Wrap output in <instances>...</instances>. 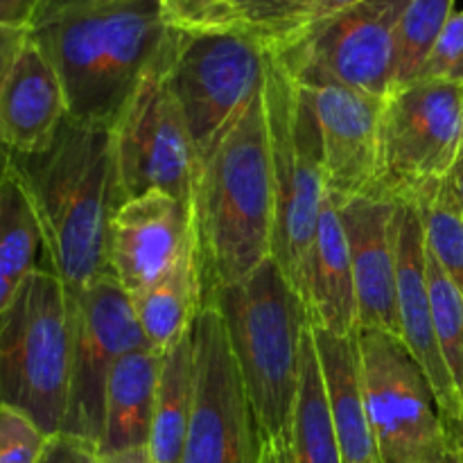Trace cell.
Wrapping results in <instances>:
<instances>
[{
    "label": "cell",
    "mask_w": 463,
    "mask_h": 463,
    "mask_svg": "<svg viewBox=\"0 0 463 463\" xmlns=\"http://www.w3.org/2000/svg\"><path fill=\"white\" fill-rule=\"evenodd\" d=\"M170 30L158 0H41L27 34L61 81L68 118L113 129Z\"/></svg>",
    "instance_id": "6da1fadb"
},
{
    "label": "cell",
    "mask_w": 463,
    "mask_h": 463,
    "mask_svg": "<svg viewBox=\"0 0 463 463\" xmlns=\"http://www.w3.org/2000/svg\"><path fill=\"white\" fill-rule=\"evenodd\" d=\"M9 158L39 220L45 267L68 298L111 274L109 224L122 203L111 129L66 118L43 152Z\"/></svg>",
    "instance_id": "7a4b0ae2"
},
{
    "label": "cell",
    "mask_w": 463,
    "mask_h": 463,
    "mask_svg": "<svg viewBox=\"0 0 463 463\" xmlns=\"http://www.w3.org/2000/svg\"><path fill=\"white\" fill-rule=\"evenodd\" d=\"M193 211L203 298L271 258L274 176L265 89L199 167Z\"/></svg>",
    "instance_id": "3957f363"
},
{
    "label": "cell",
    "mask_w": 463,
    "mask_h": 463,
    "mask_svg": "<svg viewBox=\"0 0 463 463\" xmlns=\"http://www.w3.org/2000/svg\"><path fill=\"white\" fill-rule=\"evenodd\" d=\"M203 301L220 310L262 441L280 455L288 446L303 335L310 326L306 303L271 258Z\"/></svg>",
    "instance_id": "277c9868"
},
{
    "label": "cell",
    "mask_w": 463,
    "mask_h": 463,
    "mask_svg": "<svg viewBox=\"0 0 463 463\" xmlns=\"http://www.w3.org/2000/svg\"><path fill=\"white\" fill-rule=\"evenodd\" d=\"M265 111L274 176V240L271 260L280 267L298 297L321 211L328 199L321 145L312 98L269 52Z\"/></svg>",
    "instance_id": "5b68a950"
},
{
    "label": "cell",
    "mask_w": 463,
    "mask_h": 463,
    "mask_svg": "<svg viewBox=\"0 0 463 463\" xmlns=\"http://www.w3.org/2000/svg\"><path fill=\"white\" fill-rule=\"evenodd\" d=\"M71 383V310L61 280L32 271L0 312V407L34 420L50 439L63 430Z\"/></svg>",
    "instance_id": "8992f818"
},
{
    "label": "cell",
    "mask_w": 463,
    "mask_h": 463,
    "mask_svg": "<svg viewBox=\"0 0 463 463\" xmlns=\"http://www.w3.org/2000/svg\"><path fill=\"white\" fill-rule=\"evenodd\" d=\"M269 41L247 27L208 32L170 30L165 77L184 111L199 165L262 93Z\"/></svg>",
    "instance_id": "52a82bcc"
},
{
    "label": "cell",
    "mask_w": 463,
    "mask_h": 463,
    "mask_svg": "<svg viewBox=\"0 0 463 463\" xmlns=\"http://www.w3.org/2000/svg\"><path fill=\"white\" fill-rule=\"evenodd\" d=\"M463 134V81L419 80L384 98L378 197L420 203L450 179Z\"/></svg>",
    "instance_id": "ba28073f"
},
{
    "label": "cell",
    "mask_w": 463,
    "mask_h": 463,
    "mask_svg": "<svg viewBox=\"0 0 463 463\" xmlns=\"http://www.w3.org/2000/svg\"><path fill=\"white\" fill-rule=\"evenodd\" d=\"M410 0H364L271 45L298 84H342L373 98L396 90L398 25Z\"/></svg>",
    "instance_id": "9c48e42d"
},
{
    "label": "cell",
    "mask_w": 463,
    "mask_h": 463,
    "mask_svg": "<svg viewBox=\"0 0 463 463\" xmlns=\"http://www.w3.org/2000/svg\"><path fill=\"white\" fill-rule=\"evenodd\" d=\"M375 463H423L448 443L428 375L401 337L357 330Z\"/></svg>",
    "instance_id": "30bf717a"
},
{
    "label": "cell",
    "mask_w": 463,
    "mask_h": 463,
    "mask_svg": "<svg viewBox=\"0 0 463 463\" xmlns=\"http://www.w3.org/2000/svg\"><path fill=\"white\" fill-rule=\"evenodd\" d=\"M111 134L122 202L152 190L193 202L202 165L184 111L167 86L165 50L125 104Z\"/></svg>",
    "instance_id": "8fae6325"
},
{
    "label": "cell",
    "mask_w": 463,
    "mask_h": 463,
    "mask_svg": "<svg viewBox=\"0 0 463 463\" xmlns=\"http://www.w3.org/2000/svg\"><path fill=\"white\" fill-rule=\"evenodd\" d=\"M194 407L181 463H260L265 441L224 319L203 301L193 321Z\"/></svg>",
    "instance_id": "7c38bea8"
},
{
    "label": "cell",
    "mask_w": 463,
    "mask_h": 463,
    "mask_svg": "<svg viewBox=\"0 0 463 463\" xmlns=\"http://www.w3.org/2000/svg\"><path fill=\"white\" fill-rule=\"evenodd\" d=\"M71 310V383L63 437L98 450L104 430V398L122 355L147 346L127 289L107 274L68 298Z\"/></svg>",
    "instance_id": "4fadbf2b"
},
{
    "label": "cell",
    "mask_w": 463,
    "mask_h": 463,
    "mask_svg": "<svg viewBox=\"0 0 463 463\" xmlns=\"http://www.w3.org/2000/svg\"><path fill=\"white\" fill-rule=\"evenodd\" d=\"M197 242L193 202L152 190L127 199L109 224V271L129 297L152 288Z\"/></svg>",
    "instance_id": "5bb4252c"
},
{
    "label": "cell",
    "mask_w": 463,
    "mask_h": 463,
    "mask_svg": "<svg viewBox=\"0 0 463 463\" xmlns=\"http://www.w3.org/2000/svg\"><path fill=\"white\" fill-rule=\"evenodd\" d=\"M312 98L328 194L335 202L378 197L380 118L384 99L342 84H301Z\"/></svg>",
    "instance_id": "9a60e30c"
},
{
    "label": "cell",
    "mask_w": 463,
    "mask_h": 463,
    "mask_svg": "<svg viewBox=\"0 0 463 463\" xmlns=\"http://www.w3.org/2000/svg\"><path fill=\"white\" fill-rule=\"evenodd\" d=\"M396 253L401 339L432 384L443 425L446 428L457 425L463 419V402L434 330L432 301L428 289V247H425L423 213L419 203H398Z\"/></svg>",
    "instance_id": "2e32d148"
},
{
    "label": "cell",
    "mask_w": 463,
    "mask_h": 463,
    "mask_svg": "<svg viewBox=\"0 0 463 463\" xmlns=\"http://www.w3.org/2000/svg\"><path fill=\"white\" fill-rule=\"evenodd\" d=\"M339 217L351 251L357 298V328L401 337L398 319V203L383 197L339 202Z\"/></svg>",
    "instance_id": "e0dca14e"
},
{
    "label": "cell",
    "mask_w": 463,
    "mask_h": 463,
    "mask_svg": "<svg viewBox=\"0 0 463 463\" xmlns=\"http://www.w3.org/2000/svg\"><path fill=\"white\" fill-rule=\"evenodd\" d=\"M68 118L66 95L48 57L27 34L0 89V147L30 156L50 147Z\"/></svg>",
    "instance_id": "ac0fdd59"
},
{
    "label": "cell",
    "mask_w": 463,
    "mask_h": 463,
    "mask_svg": "<svg viewBox=\"0 0 463 463\" xmlns=\"http://www.w3.org/2000/svg\"><path fill=\"white\" fill-rule=\"evenodd\" d=\"M310 326L335 335L357 333V298L351 251L337 202L328 194L312 240L303 288Z\"/></svg>",
    "instance_id": "d6986e66"
},
{
    "label": "cell",
    "mask_w": 463,
    "mask_h": 463,
    "mask_svg": "<svg viewBox=\"0 0 463 463\" xmlns=\"http://www.w3.org/2000/svg\"><path fill=\"white\" fill-rule=\"evenodd\" d=\"M312 328L330 414L337 430L344 463H375L373 439L366 420L364 378L357 333L335 335Z\"/></svg>",
    "instance_id": "ffe728a7"
},
{
    "label": "cell",
    "mask_w": 463,
    "mask_h": 463,
    "mask_svg": "<svg viewBox=\"0 0 463 463\" xmlns=\"http://www.w3.org/2000/svg\"><path fill=\"white\" fill-rule=\"evenodd\" d=\"M161 362V353L143 346L122 355L113 366L104 398V430L98 455L149 448Z\"/></svg>",
    "instance_id": "44dd1931"
},
{
    "label": "cell",
    "mask_w": 463,
    "mask_h": 463,
    "mask_svg": "<svg viewBox=\"0 0 463 463\" xmlns=\"http://www.w3.org/2000/svg\"><path fill=\"white\" fill-rule=\"evenodd\" d=\"M136 319L152 351L167 353L193 328L199 307L203 303L202 267H199L197 242L184 253L170 274L158 283L131 297Z\"/></svg>",
    "instance_id": "7402d4cb"
},
{
    "label": "cell",
    "mask_w": 463,
    "mask_h": 463,
    "mask_svg": "<svg viewBox=\"0 0 463 463\" xmlns=\"http://www.w3.org/2000/svg\"><path fill=\"white\" fill-rule=\"evenodd\" d=\"M276 459L279 463H344L310 326L303 335L301 371L288 446Z\"/></svg>",
    "instance_id": "603a6c76"
},
{
    "label": "cell",
    "mask_w": 463,
    "mask_h": 463,
    "mask_svg": "<svg viewBox=\"0 0 463 463\" xmlns=\"http://www.w3.org/2000/svg\"><path fill=\"white\" fill-rule=\"evenodd\" d=\"M45 260L39 220L12 158L0 172V312Z\"/></svg>",
    "instance_id": "cb8c5ba5"
},
{
    "label": "cell",
    "mask_w": 463,
    "mask_h": 463,
    "mask_svg": "<svg viewBox=\"0 0 463 463\" xmlns=\"http://www.w3.org/2000/svg\"><path fill=\"white\" fill-rule=\"evenodd\" d=\"M194 384H197L194 348L193 335L188 333L170 351L163 353L152 437H149V452L154 463L184 461V448L194 407Z\"/></svg>",
    "instance_id": "d4e9b609"
},
{
    "label": "cell",
    "mask_w": 463,
    "mask_h": 463,
    "mask_svg": "<svg viewBox=\"0 0 463 463\" xmlns=\"http://www.w3.org/2000/svg\"><path fill=\"white\" fill-rule=\"evenodd\" d=\"M455 14V0H410L398 25L396 89L414 84L439 34Z\"/></svg>",
    "instance_id": "484cf974"
},
{
    "label": "cell",
    "mask_w": 463,
    "mask_h": 463,
    "mask_svg": "<svg viewBox=\"0 0 463 463\" xmlns=\"http://www.w3.org/2000/svg\"><path fill=\"white\" fill-rule=\"evenodd\" d=\"M423 213L425 244L443 274L463 294V213L448 184L439 185L419 203Z\"/></svg>",
    "instance_id": "4316f807"
},
{
    "label": "cell",
    "mask_w": 463,
    "mask_h": 463,
    "mask_svg": "<svg viewBox=\"0 0 463 463\" xmlns=\"http://www.w3.org/2000/svg\"><path fill=\"white\" fill-rule=\"evenodd\" d=\"M428 247V244H425ZM428 289L432 301L434 330L455 387L463 402V294L443 274L439 262L428 251Z\"/></svg>",
    "instance_id": "83f0119b"
},
{
    "label": "cell",
    "mask_w": 463,
    "mask_h": 463,
    "mask_svg": "<svg viewBox=\"0 0 463 463\" xmlns=\"http://www.w3.org/2000/svg\"><path fill=\"white\" fill-rule=\"evenodd\" d=\"M229 5L240 25L276 45L303 30L315 0H229Z\"/></svg>",
    "instance_id": "f1b7e54d"
},
{
    "label": "cell",
    "mask_w": 463,
    "mask_h": 463,
    "mask_svg": "<svg viewBox=\"0 0 463 463\" xmlns=\"http://www.w3.org/2000/svg\"><path fill=\"white\" fill-rule=\"evenodd\" d=\"M163 21L172 30L208 32L242 27L229 0H158Z\"/></svg>",
    "instance_id": "f546056e"
},
{
    "label": "cell",
    "mask_w": 463,
    "mask_h": 463,
    "mask_svg": "<svg viewBox=\"0 0 463 463\" xmlns=\"http://www.w3.org/2000/svg\"><path fill=\"white\" fill-rule=\"evenodd\" d=\"M50 437L25 414L0 407V463H39Z\"/></svg>",
    "instance_id": "4dcf8cb0"
},
{
    "label": "cell",
    "mask_w": 463,
    "mask_h": 463,
    "mask_svg": "<svg viewBox=\"0 0 463 463\" xmlns=\"http://www.w3.org/2000/svg\"><path fill=\"white\" fill-rule=\"evenodd\" d=\"M463 66V9L455 12L425 59L419 80H455ZM416 80V81H419Z\"/></svg>",
    "instance_id": "1f68e13d"
},
{
    "label": "cell",
    "mask_w": 463,
    "mask_h": 463,
    "mask_svg": "<svg viewBox=\"0 0 463 463\" xmlns=\"http://www.w3.org/2000/svg\"><path fill=\"white\" fill-rule=\"evenodd\" d=\"M39 463H98V450L89 443L59 434L50 439Z\"/></svg>",
    "instance_id": "d6a6232c"
},
{
    "label": "cell",
    "mask_w": 463,
    "mask_h": 463,
    "mask_svg": "<svg viewBox=\"0 0 463 463\" xmlns=\"http://www.w3.org/2000/svg\"><path fill=\"white\" fill-rule=\"evenodd\" d=\"M25 39H27V30H18V27H0V89H3L5 80H7L9 71H12L14 61H16Z\"/></svg>",
    "instance_id": "836d02e7"
},
{
    "label": "cell",
    "mask_w": 463,
    "mask_h": 463,
    "mask_svg": "<svg viewBox=\"0 0 463 463\" xmlns=\"http://www.w3.org/2000/svg\"><path fill=\"white\" fill-rule=\"evenodd\" d=\"M41 0H0V27L27 30Z\"/></svg>",
    "instance_id": "e575fe53"
},
{
    "label": "cell",
    "mask_w": 463,
    "mask_h": 463,
    "mask_svg": "<svg viewBox=\"0 0 463 463\" xmlns=\"http://www.w3.org/2000/svg\"><path fill=\"white\" fill-rule=\"evenodd\" d=\"M364 3V0H315V5H312L310 9V16H307L306 25H315V23L319 21H326V18L335 16V14L339 12H346V9L355 7V5ZM301 32V30H298Z\"/></svg>",
    "instance_id": "d590c367"
},
{
    "label": "cell",
    "mask_w": 463,
    "mask_h": 463,
    "mask_svg": "<svg viewBox=\"0 0 463 463\" xmlns=\"http://www.w3.org/2000/svg\"><path fill=\"white\" fill-rule=\"evenodd\" d=\"M98 463H154L149 448H134V450L98 455Z\"/></svg>",
    "instance_id": "8d00e7d4"
},
{
    "label": "cell",
    "mask_w": 463,
    "mask_h": 463,
    "mask_svg": "<svg viewBox=\"0 0 463 463\" xmlns=\"http://www.w3.org/2000/svg\"><path fill=\"white\" fill-rule=\"evenodd\" d=\"M423 463H463V452L455 446V443L448 441L441 450L434 452V455L430 457V459H425Z\"/></svg>",
    "instance_id": "74e56055"
},
{
    "label": "cell",
    "mask_w": 463,
    "mask_h": 463,
    "mask_svg": "<svg viewBox=\"0 0 463 463\" xmlns=\"http://www.w3.org/2000/svg\"><path fill=\"white\" fill-rule=\"evenodd\" d=\"M446 184H448V190H450L452 199H455L457 206H459L463 213V167L459 172H455V175H452Z\"/></svg>",
    "instance_id": "f35d334b"
},
{
    "label": "cell",
    "mask_w": 463,
    "mask_h": 463,
    "mask_svg": "<svg viewBox=\"0 0 463 463\" xmlns=\"http://www.w3.org/2000/svg\"><path fill=\"white\" fill-rule=\"evenodd\" d=\"M446 434H448V441L455 443V446L463 452V419L457 425H448Z\"/></svg>",
    "instance_id": "ab89813d"
},
{
    "label": "cell",
    "mask_w": 463,
    "mask_h": 463,
    "mask_svg": "<svg viewBox=\"0 0 463 463\" xmlns=\"http://www.w3.org/2000/svg\"><path fill=\"white\" fill-rule=\"evenodd\" d=\"M260 463H279V459H276V452L271 450L269 446H265V450H262Z\"/></svg>",
    "instance_id": "60d3db41"
},
{
    "label": "cell",
    "mask_w": 463,
    "mask_h": 463,
    "mask_svg": "<svg viewBox=\"0 0 463 463\" xmlns=\"http://www.w3.org/2000/svg\"><path fill=\"white\" fill-rule=\"evenodd\" d=\"M463 167V134H461V147H459V158H457V165H455V170H452V175H455V172H459ZM450 175V176H452Z\"/></svg>",
    "instance_id": "b9f144b4"
},
{
    "label": "cell",
    "mask_w": 463,
    "mask_h": 463,
    "mask_svg": "<svg viewBox=\"0 0 463 463\" xmlns=\"http://www.w3.org/2000/svg\"><path fill=\"white\" fill-rule=\"evenodd\" d=\"M7 161H9V154L0 147V172H3V167L7 165Z\"/></svg>",
    "instance_id": "7bdbcfd3"
},
{
    "label": "cell",
    "mask_w": 463,
    "mask_h": 463,
    "mask_svg": "<svg viewBox=\"0 0 463 463\" xmlns=\"http://www.w3.org/2000/svg\"><path fill=\"white\" fill-rule=\"evenodd\" d=\"M455 80H461L463 81V66L459 68V71H457V75H455Z\"/></svg>",
    "instance_id": "ee69618b"
}]
</instances>
